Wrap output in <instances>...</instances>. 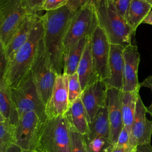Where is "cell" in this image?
Segmentation results:
<instances>
[{
	"instance_id": "cell-1",
	"label": "cell",
	"mask_w": 152,
	"mask_h": 152,
	"mask_svg": "<svg viewBox=\"0 0 152 152\" xmlns=\"http://www.w3.org/2000/svg\"><path fill=\"white\" fill-rule=\"evenodd\" d=\"M74 12L65 5L56 10L46 11L41 16L44 27V44L58 75L63 74L64 40Z\"/></svg>"
},
{
	"instance_id": "cell-2",
	"label": "cell",
	"mask_w": 152,
	"mask_h": 152,
	"mask_svg": "<svg viewBox=\"0 0 152 152\" xmlns=\"http://www.w3.org/2000/svg\"><path fill=\"white\" fill-rule=\"evenodd\" d=\"M43 35L44 27L39 15L28 40L16 52L3 77L11 88L17 87L30 72Z\"/></svg>"
},
{
	"instance_id": "cell-3",
	"label": "cell",
	"mask_w": 152,
	"mask_h": 152,
	"mask_svg": "<svg viewBox=\"0 0 152 152\" xmlns=\"http://www.w3.org/2000/svg\"><path fill=\"white\" fill-rule=\"evenodd\" d=\"M98 24L106 32L111 44L124 48L131 45L135 31L117 12L110 0H93Z\"/></svg>"
},
{
	"instance_id": "cell-4",
	"label": "cell",
	"mask_w": 152,
	"mask_h": 152,
	"mask_svg": "<svg viewBox=\"0 0 152 152\" xmlns=\"http://www.w3.org/2000/svg\"><path fill=\"white\" fill-rule=\"evenodd\" d=\"M37 148L44 152H71L69 124L66 114L47 118Z\"/></svg>"
},
{
	"instance_id": "cell-5",
	"label": "cell",
	"mask_w": 152,
	"mask_h": 152,
	"mask_svg": "<svg viewBox=\"0 0 152 152\" xmlns=\"http://www.w3.org/2000/svg\"><path fill=\"white\" fill-rule=\"evenodd\" d=\"M98 24L92 2L75 11L69 23L64 40L63 61L75 45L84 37L90 36Z\"/></svg>"
},
{
	"instance_id": "cell-6",
	"label": "cell",
	"mask_w": 152,
	"mask_h": 152,
	"mask_svg": "<svg viewBox=\"0 0 152 152\" xmlns=\"http://www.w3.org/2000/svg\"><path fill=\"white\" fill-rule=\"evenodd\" d=\"M30 72L39 95L46 107L50 98L58 74L52 65L43 39L40 41Z\"/></svg>"
},
{
	"instance_id": "cell-7",
	"label": "cell",
	"mask_w": 152,
	"mask_h": 152,
	"mask_svg": "<svg viewBox=\"0 0 152 152\" xmlns=\"http://www.w3.org/2000/svg\"><path fill=\"white\" fill-rule=\"evenodd\" d=\"M11 90L19 118L27 112L34 111L45 122L46 107L39 95L31 72L17 87H11Z\"/></svg>"
},
{
	"instance_id": "cell-8",
	"label": "cell",
	"mask_w": 152,
	"mask_h": 152,
	"mask_svg": "<svg viewBox=\"0 0 152 152\" xmlns=\"http://www.w3.org/2000/svg\"><path fill=\"white\" fill-rule=\"evenodd\" d=\"M43 123L34 111L22 115L15 126V144L28 152L34 150L37 147Z\"/></svg>"
},
{
	"instance_id": "cell-9",
	"label": "cell",
	"mask_w": 152,
	"mask_h": 152,
	"mask_svg": "<svg viewBox=\"0 0 152 152\" xmlns=\"http://www.w3.org/2000/svg\"><path fill=\"white\" fill-rule=\"evenodd\" d=\"M28 14L23 0H0V45L2 47Z\"/></svg>"
},
{
	"instance_id": "cell-10",
	"label": "cell",
	"mask_w": 152,
	"mask_h": 152,
	"mask_svg": "<svg viewBox=\"0 0 152 152\" xmlns=\"http://www.w3.org/2000/svg\"><path fill=\"white\" fill-rule=\"evenodd\" d=\"M91 55L96 74L99 80L109 78V58L111 43L109 38L98 24L90 35Z\"/></svg>"
},
{
	"instance_id": "cell-11",
	"label": "cell",
	"mask_w": 152,
	"mask_h": 152,
	"mask_svg": "<svg viewBox=\"0 0 152 152\" xmlns=\"http://www.w3.org/2000/svg\"><path fill=\"white\" fill-rule=\"evenodd\" d=\"M147 107L144 104L140 93L138 94L135 116L129 134V144L137 147L139 145L151 144L152 122L146 117Z\"/></svg>"
},
{
	"instance_id": "cell-12",
	"label": "cell",
	"mask_w": 152,
	"mask_h": 152,
	"mask_svg": "<svg viewBox=\"0 0 152 152\" xmlns=\"http://www.w3.org/2000/svg\"><path fill=\"white\" fill-rule=\"evenodd\" d=\"M71 104L69 102L68 76L66 74L58 75L50 98L46 105L47 118H53L65 114Z\"/></svg>"
},
{
	"instance_id": "cell-13",
	"label": "cell",
	"mask_w": 152,
	"mask_h": 152,
	"mask_svg": "<svg viewBox=\"0 0 152 152\" xmlns=\"http://www.w3.org/2000/svg\"><path fill=\"white\" fill-rule=\"evenodd\" d=\"M107 89L104 81L97 80L83 91L80 97L87 112L89 124L99 109L107 106Z\"/></svg>"
},
{
	"instance_id": "cell-14",
	"label": "cell",
	"mask_w": 152,
	"mask_h": 152,
	"mask_svg": "<svg viewBox=\"0 0 152 152\" xmlns=\"http://www.w3.org/2000/svg\"><path fill=\"white\" fill-rule=\"evenodd\" d=\"M124 76L122 91L132 92L140 90L138 69L140 62V53L135 45L126 46L124 50Z\"/></svg>"
},
{
	"instance_id": "cell-15",
	"label": "cell",
	"mask_w": 152,
	"mask_h": 152,
	"mask_svg": "<svg viewBox=\"0 0 152 152\" xmlns=\"http://www.w3.org/2000/svg\"><path fill=\"white\" fill-rule=\"evenodd\" d=\"M122 94L121 90L110 87L107 89V107L110 126L109 140L116 144L123 128L122 113Z\"/></svg>"
},
{
	"instance_id": "cell-16",
	"label": "cell",
	"mask_w": 152,
	"mask_h": 152,
	"mask_svg": "<svg viewBox=\"0 0 152 152\" xmlns=\"http://www.w3.org/2000/svg\"><path fill=\"white\" fill-rule=\"evenodd\" d=\"M38 15V13L27 14L7 45L4 47L0 45L4 49L9 63L12 60L16 52L28 40Z\"/></svg>"
},
{
	"instance_id": "cell-17",
	"label": "cell",
	"mask_w": 152,
	"mask_h": 152,
	"mask_svg": "<svg viewBox=\"0 0 152 152\" xmlns=\"http://www.w3.org/2000/svg\"><path fill=\"white\" fill-rule=\"evenodd\" d=\"M124 47L119 45L111 44L109 58V78L104 80L108 88L113 87L122 91L124 76Z\"/></svg>"
},
{
	"instance_id": "cell-18",
	"label": "cell",
	"mask_w": 152,
	"mask_h": 152,
	"mask_svg": "<svg viewBox=\"0 0 152 152\" xmlns=\"http://www.w3.org/2000/svg\"><path fill=\"white\" fill-rule=\"evenodd\" d=\"M77 73L78 74L83 91L87 87L99 80L96 74L93 65L90 37L85 46L82 57L77 68Z\"/></svg>"
},
{
	"instance_id": "cell-19",
	"label": "cell",
	"mask_w": 152,
	"mask_h": 152,
	"mask_svg": "<svg viewBox=\"0 0 152 152\" xmlns=\"http://www.w3.org/2000/svg\"><path fill=\"white\" fill-rule=\"evenodd\" d=\"M0 115L16 126L19 115L13 101L11 87L4 77L0 78Z\"/></svg>"
},
{
	"instance_id": "cell-20",
	"label": "cell",
	"mask_w": 152,
	"mask_h": 152,
	"mask_svg": "<svg viewBox=\"0 0 152 152\" xmlns=\"http://www.w3.org/2000/svg\"><path fill=\"white\" fill-rule=\"evenodd\" d=\"M69 124L82 135H87L90 132L87 113L81 100L78 97L73 102L66 113Z\"/></svg>"
},
{
	"instance_id": "cell-21",
	"label": "cell",
	"mask_w": 152,
	"mask_h": 152,
	"mask_svg": "<svg viewBox=\"0 0 152 152\" xmlns=\"http://www.w3.org/2000/svg\"><path fill=\"white\" fill-rule=\"evenodd\" d=\"M151 8L152 5L144 0L131 1L126 14L125 21L135 32L151 11Z\"/></svg>"
},
{
	"instance_id": "cell-22",
	"label": "cell",
	"mask_w": 152,
	"mask_h": 152,
	"mask_svg": "<svg viewBox=\"0 0 152 152\" xmlns=\"http://www.w3.org/2000/svg\"><path fill=\"white\" fill-rule=\"evenodd\" d=\"M89 128L88 134L86 135L88 140H93L97 137L109 138L110 126L107 106L99 109L93 120L89 124Z\"/></svg>"
},
{
	"instance_id": "cell-23",
	"label": "cell",
	"mask_w": 152,
	"mask_h": 152,
	"mask_svg": "<svg viewBox=\"0 0 152 152\" xmlns=\"http://www.w3.org/2000/svg\"><path fill=\"white\" fill-rule=\"evenodd\" d=\"M139 91L132 92H123L122 94V113L124 127L131 132L132 125L138 94Z\"/></svg>"
},
{
	"instance_id": "cell-24",
	"label": "cell",
	"mask_w": 152,
	"mask_h": 152,
	"mask_svg": "<svg viewBox=\"0 0 152 152\" xmlns=\"http://www.w3.org/2000/svg\"><path fill=\"white\" fill-rule=\"evenodd\" d=\"M90 37L86 36L82 38L71 49L67 58L64 61L63 73L66 75H72L77 72L79 62Z\"/></svg>"
},
{
	"instance_id": "cell-25",
	"label": "cell",
	"mask_w": 152,
	"mask_h": 152,
	"mask_svg": "<svg viewBox=\"0 0 152 152\" xmlns=\"http://www.w3.org/2000/svg\"><path fill=\"white\" fill-rule=\"evenodd\" d=\"M15 126L0 115V152H5L15 144Z\"/></svg>"
},
{
	"instance_id": "cell-26",
	"label": "cell",
	"mask_w": 152,
	"mask_h": 152,
	"mask_svg": "<svg viewBox=\"0 0 152 152\" xmlns=\"http://www.w3.org/2000/svg\"><path fill=\"white\" fill-rule=\"evenodd\" d=\"M68 76V97L70 104L77 99L81 96L83 92L79 77L77 72Z\"/></svg>"
},
{
	"instance_id": "cell-27",
	"label": "cell",
	"mask_w": 152,
	"mask_h": 152,
	"mask_svg": "<svg viewBox=\"0 0 152 152\" xmlns=\"http://www.w3.org/2000/svg\"><path fill=\"white\" fill-rule=\"evenodd\" d=\"M69 124L71 138V152H86V142L84 135L78 132L69 122Z\"/></svg>"
},
{
	"instance_id": "cell-28",
	"label": "cell",
	"mask_w": 152,
	"mask_h": 152,
	"mask_svg": "<svg viewBox=\"0 0 152 152\" xmlns=\"http://www.w3.org/2000/svg\"><path fill=\"white\" fill-rule=\"evenodd\" d=\"M84 138L87 147L93 152H107L113 144L109 138L97 137L93 140H88L86 135Z\"/></svg>"
},
{
	"instance_id": "cell-29",
	"label": "cell",
	"mask_w": 152,
	"mask_h": 152,
	"mask_svg": "<svg viewBox=\"0 0 152 152\" xmlns=\"http://www.w3.org/2000/svg\"><path fill=\"white\" fill-rule=\"evenodd\" d=\"M45 0H23V6L28 13H38Z\"/></svg>"
},
{
	"instance_id": "cell-30",
	"label": "cell",
	"mask_w": 152,
	"mask_h": 152,
	"mask_svg": "<svg viewBox=\"0 0 152 152\" xmlns=\"http://www.w3.org/2000/svg\"><path fill=\"white\" fill-rule=\"evenodd\" d=\"M68 0H45L41 11H53L58 10L67 4Z\"/></svg>"
},
{
	"instance_id": "cell-31",
	"label": "cell",
	"mask_w": 152,
	"mask_h": 152,
	"mask_svg": "<svg viewBox=\"0 0 152 152\" xmlns=\"http://www.w3.org/2000/svg\"><path fill=\"white\" fill-rule=\"evenodd\" d=\"M119 15L125 20L126 14L132 0H110Z\"/></svg>"
},
{
	"instance_id": "cell-32",
	"label": "cell",
	"mask_w": 152,
	"mask_h": 152,
	"mask_svg": "<svg viewBox=\"0 0 152 152\" xmlns=\"http://www.w3.org/2000/svg\"><path fill=\"white\" fill-rule=\"evenodd\" d=\"M8 65L9 62L6 58L2 47L0 45V77H3L5 76L8 67Z\"/></svg>"
},
{
	"instance_id": "cell-33",
	"label": "cell",
	"mask_w": 152,
	"mask_h": 152,
	"mask_svg": "<svg viewBox=\"0 0 152 152\" xmlns=\"http://www.w3.org/2000/svg\"><path fill=\"white\" fill-rule=\"evenodd\" d=\"M91 2H93V0H68L66 5L72 12H75Z\"/></svg>"
},
{
	"instance_id": "cell-34",
	"label": "cell",
	"mask_w": 152,
	"mask_h": 152,
	"mask_svg": "<svg viewBox=\"0 0 152 152\" xmlns=\"http://www.w3.org/2000/svg\"><path fill=\"white\" fill-rule=\"evenodd\" d=\"M137 147L128 144L124 146H118L113 144L107 152H136Z\"/></svg>"
},
{
	"instance_id": "cell-35",
	"label": "cell",
	"mask_w": 152,
	"mask_h": 152,
	"mask_svg": "<svg viewBox=\"0 0 152 152\" xmlns=\"http://www.w3.org/2000/svg\"><path fill=\"white\" fill-rule=\"evenodd\" d=\"M129 132L123 126L120 133L118 141L116 145L118 146H124L129 144Z\"/></svg>"
},
{
	"instance_id": "cell-36",
	"label": "cell",
	"mask_w": 152,
	"mask_h": 152,
	"mask_svg": "<svg viewBox=\"0 0 152 152\" xmlns=\"http://www.w3.org/2000/svg\"><path fill=\"white\" fill-rule=\"evenodd\" d=\"M140 86L141 87H144L150 88L152 93V75L145 78V80L140 83ZM147 113H149L151 116H152V103L148 107H147Z\"/></svg>"
},
{
	"instance_id": "cell-37",
	"label": "cell",
	"mask_w": 152,
	"mask_h": 152,
	"mask_svg": "<svg viewBox=\"0 0 152 152\" xmlns=\"http://www.w3.org/2000/svg\"><path fill=\"white\" fill-rule=\"evenodd\" d=\"M136 152H152V146L151 144L137 145Z\"/></svg>"
},
{
	"instance_id": "cell-38",
	"label": "cell",
	"mask_w": 152,
	"mask_h": 152,
	"mask_svg": "<svg viewBox=\"0 0 152 152\" xmlns=\"http://www.w3.org/2000/svg\"><path fill=\"white\" fill-rule=\"evenodd\" d=\"M5 152H28L23 150L15 144H12Z\"/></svg>"
},
{
	"instance_id": "cell-39",
	"label": "cell",
	"mask_w": 152,
	"mask_h": 152,
	"mask_svg": "<svg viewBox=\"0 0 152 152\" xmlns=\"http://www.w3.org/2000/svg\"><path fill=\"white\" fill-rule=\"evenodd\" d=\"M143 24L152 25V11H151L142 22Z\"/></svg>"
},
{
	"instance_id": "cell-40",
	"label": "cell",
	"mask_w": 152,
	"mask_h": 152,
	"mask_svg": "<svg viewBox=\"0 0 152 152\" xmlns=\"http://www.w3.org/2000/svg\"><path fill=\"white\" fill-rule=\"evenodd\" d=\"M31 152H44L43 151H42V150H40V149H39V148H36L34 150H33V151H32Z\"/></svg>"
},
{
	"instance_id": "cell-41",
	"label": "cell",
	"mask_w": 152,
	"mask_h": 152,
	"mask_svg": "<svg viewBox=\"0 0 152 152\" xmlns=\"http://www.w3.org/2000/svg\"><path fill=\"white\" fill-rule=\"evenodd\" d=\"M144 1L147 2H148V4H150V5H152V0H144Z\"/></svg>"
},
{
	"instance_id": "cell-42",
	"label": "cell",
	"mask_w": 152,
	"mask_h": 152,
	"mask_svg": "<svg viewBox=\"0 0 152 152\" xmlns=\"http://www.w3.org/2000/svg\"><path fill=\"white\" fill-rule=\"evenodd\" d=\"M86 152H93V151H91L87 147V145H86Z\"/></svg>"
}]
</instances>
